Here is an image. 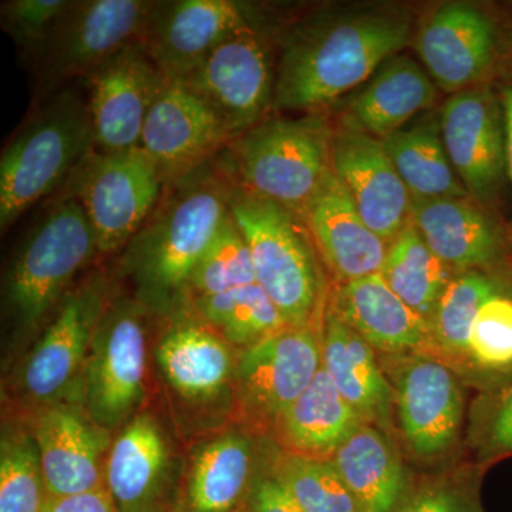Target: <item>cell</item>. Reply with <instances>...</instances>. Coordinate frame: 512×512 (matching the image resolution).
Instances as JSON below:
<instances>
[{
  "mask_svg": "<svg viewBox=\"0 0 512 512\" xmlns=\"http://www.w3.org/2000/svg\"><path fill=\"white\" fill-rule=\"evenodd\" d=\"M328 308L377 355L423 353L434 357L430 323L413 312L380 274L336 285Z\"/></svg>",
  "mask_w": 512,
  "mask_h": 512,
  "instance_id": "25",
  "label": "cell"
},
{
  "mask_svg": "<svg viewBox=\"0 0 512 512\" xmlns=\"http://www.w3.org/2000/svg\"><path fill=\"white\" fill-rule=\"evenodd\" d=\"M332 134L326 113L268 117L229 141L214 165L229 187L274 201L302 218L332 173Z\"/></svg>",
  "mask_w": 512,
  "mask_h": 512,
  "instance_id": "3",
  "label": "cell"
},
{
  "mask_svg": "<svg viewBox=\"0 0 512 512\" xmlns=\"http://www.w3.org/2000/svg\"><path fill=\"white\" fill-rule=\"evenodd\" d=\"M466 446L471 461L490 467L512 456V383L480 390L467 410Z\"/></svg>",
  "mask_w": 512,
  "mask_h": 512,
  "instance_id": "40",
  "label": "cell"
},
{
  "mask_svg": "<svg viewBox=\"0 0 512 512\" xmlns=\"http://www.w3.org/2000/svg\"><path fill=\"white\" fill-rule=\"evenodd\" d=\"M114 298L109 279L93 274L60 303L20 370L23 396L37 410L69 402L80 387L94 335Z\"/></svg>",
  "mask_w": 512,
  "mask_h": 512,
  "instance_id": "11",
  "label": "cell"
},
{
  "mask_svg": "<svg viewBox=\"0 0 512 512\" xmlns=\"http://www.w3.org/2000/svg\"><path fill=\"white\" fill-rule=\"evenodd\" d=\"M466 373L481 390L512 383V288L481 306L468 338Z\"/></svg>",
  "mask_w": 512,
  "mask_h": 512,
  "instance_id": "35",
  "label": "cell"
},
{
  "mask_svg": "<svg viewBox=\"0 0 512 512\" xmlns=\"http://www.w3.org/2000/svg\"><path fill=\"white\" fill-rule=\"evenodd\" d=\"M330 167L367 227L390 244L409 224L412 197L382 140L333 126Z\"/></svg>",
  "mask_w": 512,
  "mask_h": 512,
  "instance_id": "20",
  "label": "cell"
},
{
  "mask_svg": "<svg viewBox=\"0 0 512 512\" xmlns=\"http://www.w3.org/2000/svg\"><path fill=\"white\" fill-rule=\"evenodd\" d=\"M33 437L47 498L106 488L104 467L109 454V431L94 423L79 404L64 402L37 410Z\"/></svg>",
  "mask_w": 512,
  "mask_h": 512,
  "instance_id": "19",
  "label": "cell"
},
{
  "mask_svg": "<svg viewBox=\"0 0 512 512\" xmlns=\"http://www.w3.org/2000/svg\"><path fill=\"white\" fill-rule=\"evenodd\" d=\"M507 9L510 10V12L512 13V2L508 3Z\"/></svg>",
  "mask_w": 512,
  "mask_h": 512,
  "instance_id": "46",
  "label": "cell"
},
{
  "mask_svg": "<svg viewBox=\"0 0 512 512\" xmlns=\"http://www.w3.org/2000/svg\"><path fill=\"white\" fill-rule=\"evenodd\" d=\"M237 512H248L247 508H245V505L244 507L241 508V510H238Z\"/></svg>",
  "mask_w": 512,
  "mask_h": 512,
  "instance_id": "45",
  "label": "cell"
},
{
  "mask_svg": "<svg viewBox=\"0 0 512 512\" xmlns=\"http://www.w3.org/2000/svg\"><path fill=\"white\" fill-rule=\"evenodd\" d=\"M245 508L248 512H303L271 471L255 476Z\"/></svg>",
  "mask_w": 512,
  "mask_h": 512,
  "instance_id": "42",
  "label": "cell"
},
{
  "mask_svg": "<svg viewBox=\"0 0 512 512\" xmlns=\"http://www.w3.org/2000/svg\"><path fill=\"white\" fill-rule=\"evenodd\" d=\"M229 197L217 168L204 165L173 185L124 247L121 268L147 311L168 315L187 301L192 274L228 217Z\"/></svg>",
  "mask_w": 512,
  "mask_h": 512,
  "instance_id": "2",
  "label": "cell"
},
{
  "mask_svg": "<svg viewBox=\"0 0 512 512\" xmlns=\"http://www.w3.org/2000/svg\"><path fill=\"white\" fill-rule=\"evenodd\" d=\"M279 25L262 6L238 0L156 2L144 49L165 79L190 74L225 40L239 32Z\"/></svg>",
  "mask_w": 512,
  "mask_h": 512,
  "instance_id": "15",
  "label": "cell"
},
{
  "mask_svg": "<svg viewBox=\"0 0 512 512\" xmlns=\"http://www.w3.org/2000/svg\"><path fill=\"white\" fill-rule=\"evenodd\" d=\"M83 82L94 150L117 153L140 147L148 113L165 82L143 42L110 57L87 74Z\"/></svg>",
  "mask_w": 512,
  "mask_h": 512,
  "instance_id": "17",
  "label": "cell"
},
{
  "mask_svg": "<svg viewBox=\"0 0 512 512\" xmlns=\"http://www.w3.org/2000/svg\"><path fill=\"white\" fill-rule=\"evenodd\" d=\"M439 87L406 53L392 56L369 80L343 99L333 126L383 140L414 117L437 109Z\"/></svg>",
  "mask_w": 512,
  "mask_h": 512,
  "instance_id": "23",
  "label": "cell"
},
{
  "mask_svg": "<svg viewBox=\"0 0 512 512\" xmlns=\"http://www.w3.org/2000/svg\"><path fill=\"white\" fill-rule=\"evenodd\" d=\"M94 150L89 104L64 90L37 110L0 157V228L66 185Z\"/></svg>",
  "mask_w": 512,
  "mask_h": 512,
  "instance_id": "4",
  "label": "cell"
},
{
  "mask_svg": "<svg viewBox=\"0 0 512 512\" xmlns=\"http://www.w3.org/2000/svg\"><path fill=\"white\" fill-rule=\"evenodd\" d=\"M414 46L441 92L456 94L490 83L510 47L497 19L473 2H443L417 23Z\"/></svg>",
  "mask_w": 512,
  "mask_h": 512,
  "instance_id": "12",
  "label": "cell"
},
{
  "mask_svg": "<svg viewBox=\"0 0 512 512\" xmlns=\"http://www.w3.org/2000/svg\"><path fill=\"white\" fill-rule=\"evenodd\" d=\"M157 360L168 384L188 400L212 399L235 372L229 343L195 323H181L165 333Z\"/></svg>",
  "mask_w": 512,
  "mask_h": 512,
  "instance_id": "31",
  "label": "cell"
},
{
  "mask_svg": "<svg viewBox=\"0 0 512 512\" xmlns=\"http://www.w3.org/2000/svg\"><path fill=\"white\" fill-rule=\"evenodd\" d=\"M510 288V268L466 271L454 276L429 322L434 357L453 367L458 375L466 370L468 338L478 311L490 296Z\"/></svg>",
  "mask_w": 512,
  "mask_h": 512,
  "instance_id": "32",
  "label": "cell"
},
{
  "mask_svg": "<svg viewBox=\"0 0 512 512\" xmlns=\"http://www.w3.org/2000/svg\"><path fill=\"white\" fill-rule=\"evenodd\" d=\"M491 86L494 87L500 100L501 109L504 114L505 124V143H507V164H508V184H510L511 211L510 220H508V231L512 237V47L508 49L503 62L491 79Z\"/></svg>",
  "mask_w": 512,
  "mask_h": 512,
  "instance_id": "43",
  "label": "cell"
},
{
  "mask_svg": "<svg viewBox=\"0 0 512 512\" xmlns=\"http://www.w3.org/2000/svg\"><path fill=\"white\" fill-rule=\"evenodd\" d=\"M43 512H117L106 488L90 493L47 498Z\"/></svg>",
  "mask_w": 512,
  "mask_h": 512,
  "instance_id": "44",
  "label": "cell"
},
{
  "mask_svg": "<svg viewBox=\"0 0 512 512\" xmlns=\"http://www.w3.org/2000/svg\"><path fill=\"white\" fill-rule=\"evenodd\" d=\"M302 220L338 284L379 274L389 244L367 227L335 174L326 178Z\"/></svg>",
  "mask_w": 512,
  "mask_h": 512,
  "instance_id": "24",
  "label": "cell"
},
{
  "mask_svg": "<svg viewBox=\"0 0 512 512\" xmlns=\"http://www.w3.org/2000/svg\"><path fill=\"white\" fill-rule=\"evenodd\" d=\"M417 18L397 2H336L282 23L274 110L326 113L412 45Z\"/></svg>",
  "mask_w": 512,
  "mask_h": 512,
  "instance_id": "1",
  "label": "cell"
},
{
  "mask_svg": "<svg viewBox=\"0 0 512 512\" xmlns=\"http://www.w3.org/2000/svg\"><path fill=\"white\" fill-rule=\"evenodd\" d=\"M146 312L137 299L114 298L94 335L80 394L83 409L101 429L127 424L143 402Z\"/></svg>",
  "mask_w": 512,
  "mask_h": 512,
  "instance_id": "10",
  "label": "cell"
},
{
  "mask_svg": "<svg viewBox=\"0 0 512 512\" xmlns=\"http://www.w3.org/2000/svg\"><path fill=\"white\" fill-rule=\"evenodd\" d=\"M488 467L468 461L412 480L394 512H485L481 484Z\"/></svg>",
  "mask_w": 512,
  "mask_h": 512,
  "instance_id": "39",
  "label": "cell"
},
{
  "mask_svg": "<svg viewBox=\"0 0 512 512\" xmlns=\"http://www.w3.org/2000/svg\"><path fill=\"white\" fill-rule=\"evenodd\" d=\"M393 390L397 434L416 460L433 463L456 450L466 396L456 370L423 353L379 355Z\"/></svg>",
  "mask_w": 512,
  "mask_h": 512,
  "instance_id": "7",
  "label": "cell"
},
{
  "mask_svg": "<svg viewBox=\"0 0 512 512\" xmlns=\"http://www.w3.org/2000/svg\"><path fill=\"white\" fill-rule=\"evenodd\" d=\"M73 0H8L0 8L2 28L25 52L39 57Z\"/></svg>",
  "mask_w": 512,
  "mask_h": 512,
  "instance_id": "41",
  "label": "cell"
},
{
  "mask_svg": "<svg viewBox=\"0 0 512 512\" xmlns=\"http://www.w3.org/2000/svg\"><path fill=\"white\" fill-rule=\"evenodd\" d=\"M382 143L412 200L470 197L448 158L440 107L414 117Z\"/></svg>",
  "mask_w": 512,
  "mask_h": 512,
  "instance_id": "30",
  "label": "cell"
},
{
  "mask_svg": "<svg viewBox=\"0 0 512 512\" xmlns=\"http://www.w3.org/2000/svg\"><path fill=\"white\" fill-rule=\"evenodd\" d=\"M104 485L117 512H175L171 451L150 414L128 421L110 446Z\"/></svg>",
  "mask_w": 512,
  "mask_h": 512,
  "instance_id": "22",
  "label": "cell"
},
{
  "mask_svg": "<svg viewBox=\"0 0 512 512\" xmlns=\"http://www.w3.org/2000/svg\"><path fill=\"white\" fill-rule=\"evenodd\" d=\"M45 478L35 437L3 431L0 443V512H43Z\"/></svg>",
  "mask_w": 512,
  "mask_h": 512,
  "instance_id": "37",
  "label": "cell"
},
{
  "mask_svg": "<svg viewBox=\"0 0 512 512\" xmlns=\"http://www.w3.org/2000/svg\"><path fill=\"white\" fill-rule=\"evenodd\" d=\"M322 366L360 419L396 436L393 390L376 350L326 306L320 326Z\"/></svg>",
  "mask_w": 512,
  "mask_h": 512,
  "instance_id": "26",
  "label": "cell"
},
{
  "mask_svg": "<svg viewBox=\"0 0 512 512\" xmlns=\"http://www.w3.org/2000/svg\"><path fill=\"white\" fill-rule=\"evenodd\" d=\"M195 311L229 345L245 349L289 328L258 284L192 299Z\"/></svg>",
  "mask_w": 512,
  "mask_h": 512,
  "instance_id": "34",
  "label": "cell"
},
{
  "mask_svg": "<svg viewBox=\"0 0 512 512\" xmlns=\"http://www.w3.org/2000/svg\"><path fill=\"white\" fill-rule=\"evenodd\" d=\"M409 221L457 274L510 268V231L470 197L412 200Z\"/></svg>",
  "mask_w": 512,
  "mask_h": 512,
  "instance_id": "21",
  "label": "cell"
},
{
  "mask_svg": "<svg viewBox=\"0 0 512 512\" xmlns=\"http://www.w3.org/2000/svg\"><path fill=\"white\" fill-rule=\"evenodd\" d=\"M322 367L320 330L285 328L239 352L234 380L252 420L274 429Z\"/></svg>",
  "mask_w": 512,
  "mask_h": 512,
  "instance_id": "16",
  "label": "cell"
},
{
  "mask_svg": "<svg viewBox=\"0 0 512 512\" xmlns=\"http://www.w3.org/2000/svg\"><path fill=\"white\" fill-rule=\"evenodd\" d=\"M164 180L141 147L117 153L93 150L64 187L80 202L101 254L126 247L156 210Z\"/></svg>",
  "mask_w": 512,
  "mask_h": 512,
  "instance_id": "8",
  "label": "cell"
},
{
  "mask_svg": "<svg viewBox=\"0 0 512 512\" xmlns=\"http://www.w3.org/2000/svg\"><path fill=\"white\" fill-rule=\"evenodd\" d=\"M232 137L214 111L180 80L165 79L151 106L140 147L164 183L177 184L224 150Z\"/></svg>",
  "mask_w": 512,
  "mask_h": 512,
  "instance_id": "18",
  "label": "cell"
},
{
  "mask_svg": "<svg viewBox=\"0 0 512 512\" xmlns=\"http://www.w3.org/2000/svg\"><path fill=\"white\" fill-rule=\"evenodd\" d=\"M330 460L357 512L396 511L412 484L394 437L369 424H363Z\"/></svg>",
  "mask_w": 512,
  "mask_h": 512,
  "instance_id": "28",
  "label": "cell"
},
{
  "mask_svg": "<svg viewBox=\"0 0 512 512\" xmlns=\"http://www.w3.org/2000/svg\"><path fill=\"white\" fill-rule=\"evenodd\" d=\"M247 239L229 210L191 278L192 299L255 284Z\"/></svg>",
  "mask_w": 512,
  "mask_h": 512,
  "instance_id": "38",
  "label": "cell"
},
{
  "mask_svg": "<svg viewBox=\"0 0 512 512\" xmlns=\"http://www.w3.org/2000/svg\"><path fill=\"white\" fill-rule=\"evenodd\" d=\"M254 453L248 434H224L204 444L192 458L175 512L241 510L256 476Z\"/></svg>",
  "mask_w": 512,
  "mask_h": 512,
  "instance_id": "27",
  "label": "cell"
},
{
  "mask_svg": "<svg viewBox=\"0 0 512 512\" xmlns=\"http://www.w3.org/2000/svg\"><path fill=\"white\" fill-rule=\"evenodd\" d=\"M363 424L322 366L272 430L279 446L288 453L330 458Z\"/></svg>",
  "mask_w": 512,
  "mask_h": 512,
  "instance_id": "29",
  "label": "cell"
},
{
  "mask_svg": "<svg viewBox=\"0 0 512 512\" xmlns=\"http://www.w3.org/2000/svg\"><path fill=\"white\" fill-rule=\"evenodd\" d=\"M379 274L413 312L430 322L440 296L457 272L431 251L409 221L390 242Z\"/></svg>",
  "mask_w": 512,
  "mask_h": 512,
  "instance_id": "33",
  "label": "cell"
},
{
  "mask_svg": "<svg viewBox=\"0 0 512 512\" xmlns=\"http://www.w3.org/2000/svg\"><path fill=\"white\" fill-rule=\"evenodd\" d=\"M268 470L303 512H357L355 500L330 458L276 451Z\"/></svg>",
  "mask_w": 512,
  "mask_h": 512,
  "instance_id": "36",
  "label": "cell"
},
{
  "mask_svg": "<svg viewBox=\"0 0 512 512\" xmlns=\"http://www.w3.org/2000/svg\"><path fill=\"white\" fill-rule=\"evenodd\" d=\"M153 0L73 2L52 39L39 55V83L52 90L84 79L127 46L143 42Z\"/></svg>",
  "mask_w": 512,
  "mask_h": 512,
  "instance_id": "14",
  "label": "cell"
},
{
  "mask_svg": "<svg viewBox=\"0 0 512 512\" xmlns=\"http://www.w3.org/2000/svg\"><path fill=\"white\" fill-rule=\"evenodd\" d=\"M448 158L471 200L490 214L508 184L507 143L500 100L491 83L451 94L440 106Z\"/></svg>",
  "mask_w": 512,
  "mask_h": 512,
  "instance_id": "13",
  "label": "cell"
},
{
  "mask_svg": "<svg viewBox=\"0 0 512 512\" xmlns=\"http://www.w3.org/2000/svg\"><path fill=\"white\" fill-rule=\"evenodd\" d=\"M99 252L82 205L64 197L23 239L3 288L6 315L18 333L30 335L72 291L74 276Z\"/></svg>",
  "mask_w": 512,
  "mask_h": 512,
  "instance_id": "5",
  "label": "cell"
},
{
  "mask_svg": "<svg viewBox=\"0 0 512 512\" xmlns=\"http://www.w3.org/2000/svg\"><path fill=\"white\" fill-rule=\"evenodd\" d=\"M229 210L247 239L256 284L289 328L313 326L322 275L305 222L274 201L231 187Z\"/></svg>",
  "mask_w": 512,
  "mask_h": 512,
  "instance_id": "6",
  "label": "cell"
},
{
  "mask_svg": "<svg viewBox=\"0 0 512 512\" xmlns=\"http://www.w3.org/2000/svg\"><path fill=\"white\" fill-rule=\"evenodd\" d=\"M282 25L239 32L180 79L224 124L234 140L274 110L276 36Z\"/></svg>",
  "mask_w": 512,
  "mask_h": 512,
  "instance_id": "9",
  "label": "cell"
}]
</instances>
